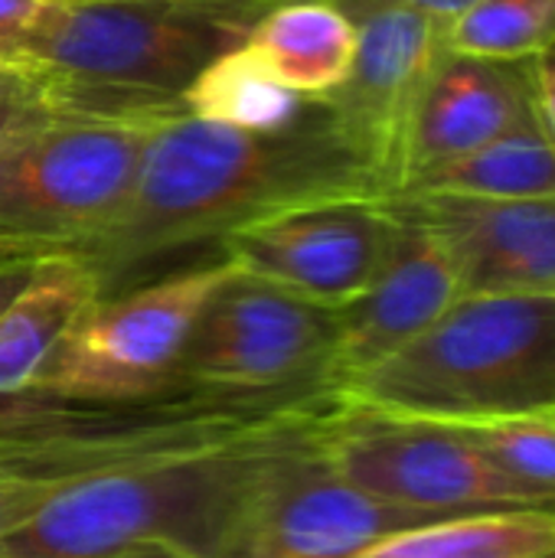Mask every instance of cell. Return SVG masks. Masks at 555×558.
Masks as SVG:
<instances>
[{"label": "cell", "instance_id": "14", "mask_svg": "<svg viewBox=\"0 0 555 558\" xmlns=\"http://www.w3.org/2000/svg\"><path fill=\"white\" fill-rule=\"evenodd\" d=\"M458 298L461 284L445 248L425 229L396 219V239L379 275L353 304L337 311L330 379L340 396L422 337Z\"/></svg>", "mask_w": 555, "mask_h": 558}, {"label": "cell", "instance_id": "26", "mask_svg": "<svg viewBox=\"0 0 555 558\" xmlns=\"http://www.w3.org/2000/svg\"><path fill=\"white\" fill-rule=\"evenodd\" d=\"M59 0H0V46L36 26Z\"/></svg>", "mask_w": 555, "mask_h": 558}, {"label": "cell", "instance_id": "12", "mask_svg": "<svg viewBox=\"0 0 555 558\" xmlns=\"http://www.w3.org/2000/svg\"><path fill=\"white\" fill-rule=\"evenodd\" d=\"M357 56L340 85L324 95L340 137L383 183L402 190L406 150L425 82L445 52V23L415 10H379L357 23Z\"/></svg>", "mask_w": 555, "mask_h": 558}, {"label": "cell", "instance_id": "10", "mask_svg": "<svg viewBox=\"0 0 555 558\" xmlns=\"http://www.w3.org/2000/svg\"><path fill=\"white\" fill-rule=\"evenodd\" d=\"M317 441L275 458L222 558H357L402 530L455 520L363 494L327 464Z\"/></svg>", "mask_w": 555, "mask_h": 558}, {"label": "cell", "instance_id": "22", "mask_svg": "<svg viewBox=\"0 0 555 558\" xmlns=\"http://www.w3.org/2000/svg\"><path fill=\"white\" fill-rule=\"evenodd\" d=\"M461 428L527 507L555 510V412Z\"/></svg>", "mask_w": 555, "mask_h": 558}, {"label": "cell", "instance_id": "20", "mask_svg": "<svg viewBox=\"0 0 555 558\" xmlns=\"http://www.w3.org/2000/svg\"><path fill=\"white\" fill-rule=\"evenodd\" d=\"M307 108L311 98L285 88L245 43L216 56L183 92L190 118L236 131H285Z\"/></svg>", "mask_w": 555, "mask_h": 558}, {"label": "cell", "instance_id": "19", "mask_svg": "<svg viewBox=\"0 0 555 558\" xmlns=\"http://www.w3.org/2000/svg\"><path fill=\"white\" fill-rule=\"evenodd\" d=\"M357 558H555V510H497L402 530Z\"/></svg>", "mask_w": 555, "mask_h": 558}, {"label": "cell", "instance_id": "4", "mask_svg": "<svg viewBox=\"0 0 555 558\" xmlns=\"http://www.w3.org/2000/svg\"><path fill=\"white\" fill-rule=\"evenodd\" d=\"M324 425L59 484L20 526L0 536V558H108L134 543L222 558L275 458L314 441Z\"/></svg>", "mask_w": 555, "mask_h": 558}, {"label": "cell", "instance_id": "9", "mask_svg": "<svg viewBox=\"0 0 555 558\" xmlns=\"http://www.w3.org/2000/svg\"><path fill=\"white\" fill-rule=\"evenodd\" d=\"M334 343L337 311L229 265L186 337L177 379L242 392L334 383Z\"/></svg>", "mask_w": 555, "mask_h": 558}, {"label": "cell", "instance_id": "29", "mask_svg": "<svg viewBox=\"0 0 555 558\" xmlns=\"http://www.w3.org/2000/svg\"><path fill=\"white\" fill-rule=\"evenodd\" d=\"M108 558H200L193 553H183L177 546H167V543H134L121 553H111Z\"/></svg>", "mask_w": 555, "mask_h": 558}, {"label": "cell", "instance_id": "16", "mask_svg": "<svg viewBox=\"0 0 555 558\" xmlns=\"http://www.w3.org/2000/svg\"><path fill=\"white\" fill-rule=\"evenodd\" d=\"M357 23L330 0L268 7L252 23L245 46L298 95H324L343 82L357 56Z\"/></svg>", "mask_w": 555, "mask_h": 558}, {"label": "cell", "instance_id": "30", "mask_svg": "<svg viewBox=\"0 0 555 558\" xmlns=\"http://www.w3.org/2000/svg\"><path fill=\"white\" fill-rule=\"evenodd\" d=\"M43 255H56V252H43V248H36L29 242L0 235V268L3 265H16V262H33V258H43Z\"/></svg>", "mask_w": 555, "mask_h": 558}, {"label": "cell", "instance_id": "27", "mask_svg": "<svg viewBox=\"0 0 555 558\" xmlns=\"http://www.w3.org/2000/svg\"><path fill=\"white\" fill-rule=\"evenodd\" d=\"M533 85H536V108L555 144V46L533 59Z\"/></svg>", "mask_w": 555, "mask_h": 558}, {"label": "cell", "instance_id": "32", "mask_svg": "<svg viewBox=\"0 0 555 558\" xmlns=\"http://www.w3.org/2000/svg\"><path fill=\"white\" fill-rule=\"evenodd\" d=\"M278 3H291V0H252L255 13H265L268 7H278Z\"/></svg>", "mask_w": 555, "mask_h": 558}, {"label": "cell", "instance_id": "15", "mask_svg": "<svg viewBox=\"0 0 555 558\" xmlns=\"http://www.w3.org/2000/svg\"><path fill=\"white\" fill-rule=\"evenodd\" d=\"M533 111V59L497 62L445 49L415 108L402 190L415 177L484 147Z\"/></svg>", "mask_w": 555, "mask_h": 558}, {"label": "cell", "instance_id": "6", "mask_svg": "<svg viewBox=\"0 0 555 558\" xmlns=\"http://www.w3.org/2000/svg\"><path fill=\"white\" fill-rule=\"evenodd\" d=\"M164 121L56 111L0 160V235L43 252L92 242L128 206Z\"/></svg>", "mask_w": 555, "mask_h": 558}, {"label": "cell", "instance_id": "33", "mask_svg": "<svg viewBox=\"0 0 555 558\" xmlns=\"http://www.w3.org/2000/svg\"><path fill=\"white\" fill-rule=\"evenodd\" d=\"M245 3H252V0H245Z\"/></svg>", "mask_w": 555, "mask_h": 558}, {"label": "cell", "instance_id": "23", "mask_svg": "<svg viewBox=\"0 0 555 558\" xmlns=\"http://www.w3.org/2000/svg\"><path fill=\"white\" fill-rule=\"evenodd\" d=\"M56 111L43 101L39 92L23 95H3L0 98V160L43 121H49Z\"/></svg>", "mask_w": 555, "mask_h": 558}, {"label": "cell", "instance_id": "17", "mask_svg": "<svg viewBox=\"0 0 555 558\" xmlns=\"http://www.w3.org/2000/svg\"><path fill=\"white\" fill-rule=\"evenodd\" d=\"M101 294L95 271L56 252L39 258L26 288L0 311V396L26 389L79 311Z\"/></svg>", "mask_w": 555, "mask_h": 558}, {"label": "cell", "instance_id": "7", "mask_svg": "<svg viewBox=\"0 0 555 558\" xmlns=\"http://www.w3.org/2000/svg\"><path fill=\"white\" fill-rule=\"evenodd\" d=\"M226 275L229 262H209L144 288L92 298L26 389L72 399H124L180 383L177 363L186 337Z\"/></svg>", "mask_w": 555, "mask_h": 558}, {"label": "cell", "instance_id": "3", "mask_svg": "<svg viewBox=\"0 0 555 558\" xmlns=\"http://www.w3.org/2000/svg\"><path fill=\"white\" fill-rule=\"evenodd\" d=\"M255 20L245 0H59L0 46V69L59 114L177 118L190 82Z\"/></svg>", "mask_w": 555, "mask_h": 558}, {"label": "cell", "instance_id": "1", "mask_svg": "<svg viewBox=\"0 0 555 558\" xmlns=\"http://www.w3.org/2000/svg\"><path fill=\"white\" fill-rule=\"evenodd\" d=\"M324 199H386V190L321 98L285 131H236L180 114L154 131L121 216L69 255L95 271L101 294H114L137 265Z\"/></svg>", "mask_w": 555, "mask_h": 558}, {"label": "cell", "instance_id": "8", "mask_svg": "<svg viewBox=\"0 0 555 558\" xmlns=\"http://www.w3.org/2000/svg\"><path fill=\"white\" fill-rule=\"evenodd\" d=\"M317 445L343 481L396 507L445 517L533 510L487 464L461 425L343 402Z\"/></svg>", "mask_w": 555, "mask_h": 558}, {"label": "cell", "instance_id": "28", "mask_svg": "<svg viewBox=\"0 0 555 558\" xmlns=\"http://www.w3.org/2000/svg\"><path fill=\"white\" fill-rule=\"evenodd\" d=\"M43 258H46V255H43ZM36 265H39V258H33V262H16V265H3V268H0V311L26 288V281L33 278Z\"/></svg>", "mask_w": 555, "mask_h": 558}, {"label": "cell", "instance_id": "11", "mask_svg": "<svg viewBox=\"0 0 555 558\" xmlns=\"http://www.w3.org/2000/svg\"><path fill=\"white\" fill-rule=\"evenodd\" d=\"M396 239L383 199H324L255 219L219 239L222 262L340 311L379 275Z\"/></svg>", "mask_w": 555, "mask_h": 558}, {"label": "cell", "instance_id": "2", "mask_svg": "<svg viewBox=\"0 0 555 558\" xmlns=\"http://www.w3.org/2000/svg\"><path fill=\"white\" fill-rule=\"evenodd\" d=\"M343 402L334 383L272 392L170 383L124 399L20 389L0 396V474L29 484H69L105 471L304 435L330 422Z\"/></svg>", "mask_w": 555, "mask_h": 558}, {"label": "cell", "instance_id": "24", "mask_svg": "<svg viewBox=\"0 0 555 558\" xmlns=\"http://www.w3.org/2000/svg\"><path fill=\"white\" fill-rule=\"evenodd\" d=\"M330 3H337L353 23L366 20L379 10H415V13H425L438 23H451L474 0H330Z\"/></svg>", "mask_w": 555, "mask_h": 558}, {"label": "cell", "instance_id": "25", "mask_svg": "<svg viewBox=\"0 0 555 558\" xmlns=\"http://www.w3.org/2000/svg\"><path fill=\"white\" fill-rule=\"evenodd\" d=\"M59 484H29L16 477L0 474V536H7L13 526H20Z\"/></svg>", "mask_w": 555, "mask_h": 558}, {"label": "cell", "instance_id": "31", "mask_svg": "<svg viewBox=\"0 0 555 558\" xmlns=\"http://www.w3.org/2000/svg\"><path fill=\"white\" fill-rule=\"evenodd\" d=\"M23 92H39V88H36L29 78H23V75L0 69V98H3V95H23Z\"/></svg>", "mask_w": 555, "mask_h": 558}, {"label": "cell", "instance_id": "18", "mask_svg": "<svg viewBox=\"0 0 555 558\" xmlns=\"http://www.w3.org/2000/svg\"><path fill=\"white\" fill-rule=\"evenodd\" d=\"M402 193H438L468 199L555 196V144L540 118V108L484 147L415 177Z\"/></svg>", "mask_w": 555, "mask_h": 558}, {"label": "cell", "instance_id": "21", "mask_svg": "<svg viewBox=\"0 0 555 558\" xmlns=\"http://www.w3.org/2000/svg\"><path fill=\"white\" fill-rule=\"evenodd\" d=\"M555 46V0H474L445 23V49L497 62H530Z\"/></svg>", "mask_w": 555, "mask_h": 558}, {"label": "cell", "instance_id": "5", "mask_svg": "<svg viewBox=\"0 0 555 558\" xmlns=\"http://www.w3.org/2000/svg\"><path fill=\"white\" fill-rule=\"evenodd\" d=\"M343 399L445 425L555 412V298L461 294Z\"/></svg>", "mask_w": 555, "mask_h": 558}, {"label": "cell", "instance_id": "13", "mask_svg": "<svg viewBox=\"0 0 555 558\" xmlns=\"http://www.w3.org/2000/svg\"><path fill=\"white\" fill-rule=\"evenodd\" d=\"M383 206L451 258L461 294L555 298V196L468 199L396 193Z\"/></svg>", "mask_w": 555, "mask_h": 558}]
</instances>
